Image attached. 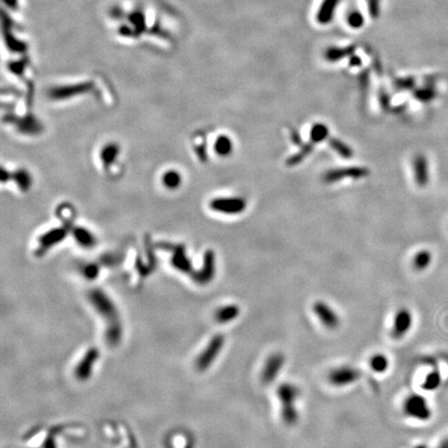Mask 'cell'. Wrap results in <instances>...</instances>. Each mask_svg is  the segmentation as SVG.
<instances>
[{"label": "cell", "mask_w": 448, "mask_h": 448, "mask_svg": "<svg viewBox=\"0 0 448 448\" xmlns=\"http://www.w3.org/2000/svg\"><path fill=\"white\" fill-rule=\"evenodd\" d=\"M285 362V357L283 354L276 352V353L271 354L263 366L262 371V382L263 384L270 385L272 382L275 381L278 377L279 372L282 370V367Z\"/></svg>", "instance_id": "6"}, {"label": "cell", "mask_w": 448, "mask_h": 448, "mask_svg": "<svg viewBox=\"0 0 448 448\" xmlns=\"http://www.w3.org/2000/svg\"><path fill=\"white\" fill-rule=\"evenodd\" d=\"M440 384H441V374H440V372L437 370H434L428 374L427 378H425L422 388L428 391H433L436 390L440 386Z\"/></svg>", "instance_id": "22"}, {"label": "cell", "mask_w": 448, "mask_h": 448, "mask_svg": "<svg viewBox=\"0 0 448 448\" xmlns=\"http://www.w3.org/2000/svg\"><path fill=\"white\" fill-rule=\"evenodd\" d=\"M369 171L363 167H351V168H342V170H330L325 175L326 182H335L344 178H354L359 179L367 175Z\"/></svg>", "instance_id": "10"}, {"label": "cell", "mask_w": 448, "mask_h": 448, "mask_svg": "<svg viewBox=\"0 0 448 448\" xmlns=\"http://www.w3.org/2000/svg\"><path fill=\"white\" fill-rule=\"evenodd\" d=\"M240 314V308L238 305L230 304L221 306L215 311V320L220 324H227V323L236 320Z\"/></svg>", "instance_id": "14"}, {"label": "cell", "mask_w": 448, "mask_h": 448, "mask_svg": "<svg viewBox=\"0 0 448 448\" xmlns=\"http://www.w3.org/2000/svg\"><path fill=\"white\" fill-rule=\"evenodd\" d=\"M413 167L416 183L421 187L427 186L429 183V165L427 159L423 155L416 156L413 162Z\"/></svg>", "instance_id": "13"}, {"label": "cell", "mask_w": 448, "mask_h": 448, "mask_svg": "<svg viewBox=\"0 0 448 448\" xmlns=\"http://www.w3.org/2000/svg\"><path fill=\"white\" fill-rule=\"evenodd\" d=\"M172 265H173V267H175L180 271H183V272L188 271V269H189L188 260L185 256V254L183 253V251H179L178 253H175L173 255Z\"/></svg>", "instance_id": "26"}, {"label": "cell", "mask_w": 448, "mask_h": 448, "mask_svg": "<svg viewBox=\"0 0 448 448\" xmlns=\"http://www.w3.org/2000/svg\"><path fill=\"white\" fill-rule=\"evenodd\" d=\"M350 22H351L352 26H360V24L362 23V18H361V16H360V15L355 14V15H353V16H351Z\"/></svg>", "instance_id": "29"}, {"label": "cell", "mask_w": 448, "mask_h": 448, "mask_svg": "<svg viewBox=\"0 0 448 448\" xmlns=\"http://www.w3.org/2000/svg\"><path fill=\"white\" fill-rule=\"evenodd\" d=\"M403 410L407 415L419 420H428L432 416V411L427 401L419 394H412L406 400Z\"/></svg>", "instance_id": "4"}, {"label": "cell", "mask_w": 448, "mask_h": 448, "mask_svg": "<svg viewBox=\"0 0 448 448\" xmlns=\"http://www.w3.org/2000/svg\"><path fill=\"white\" fill-rule=\"evenodd\" d=\"M90 300L93 303L94 309L97 310L103 318L109 321V325L117 324V309L112 303V301L106 296V294L101 290H94L91 293Z\"/></svg>", "instance_id": "1"}, {"label": "cell", "mask_w": 448, "mask_h": 448, "mask_svg": "<svg viewBox=\"0 0 448 448\" xmlns=\"http://www.w3.org/2000/svg\"><path fill=\"white\" fill-rule=\"evenodd\" d=\"M82 272L89 279H93L98 276V268L94 265H86Z\"/></svg>", "instance_id": "28"}, {"label": "cell", "mask_w": 448, "mask_h": 448, "mask_svg": "<svg viewBox=\"0 0 448 448\" xmlns=\"http://www.w3.org/2000/svg\"><path fill=\"white\" fill-rule=\"evenodd\" d=\"M331 146H333L334 150L340 154V155L343 156V157H346V158H350L352 156V150L349 148L348 145H346L344 143H342L341 141L340 140H332L331 142Z\"/></svg>", "instance_id": "27"}, {"label": "cell", "mask_w": 448, "mask_h": 448, "mask_svg": "<svg viewBox=\"0 0 448 448\" xmlns=\"http://www.w3.org/2000/svg\"><path fill=\"white\" fill-rule=\"evenodd\" d=\"M62 237H63V231L61 229L55 230L53 232H51L50 233L45 234L43 238H41V241H40L41 250L42 249H46V248H49L51 246L57 244L58 242L62 239Z\"/></svg>", "instance_id": "20"}, {"label": "cell", "mask_w": 448, "mask_h": 448, "mask_svg": "<svg viewBox=\"0 0 448 448\" xmlns=\"http://www.w3.org/2000/svg\"><path fill=\"white\" fill-rule=\"evenodd\" d=\"M370 365H371V369L373 371L382 373V372H385L388 370L389 360L383 354H376L371 358Z\"/></svg>", "instance_id": "21"}, {"label": "cell", "mask_w": 448, "mask_h": 448, "mask_svg": "<svg viewBox=\"0 0 448 448\" xmlns=\"http://www.w3.org/2000/svg\"><path fill=\"white\" fill-rule=\"evenodd\" d=\"M328 133H329V131L325 124H314L310 132L311 140L313 142H321L327 138Z\"/></svg>", "instance_id": "24"}, {"label": "cell", "mask_w": 448, "mask_h": 448, "mask_svg": "<svg viewBox=\"0 0 448 448\" xmlns=\"http://www.w3.org/2000/svg\"><path fill=\"white\" fill-rule=\"evenodd\" d=\"M415 448H428V447L425 446V445H419V446H417V447H415Z\"/></svg>", "instance_id": "32"}, {"label": "cell", "mask_w": 448, "mask_h": 448, "mask_svg": "<svg viewBox=\"0 0 448 448\" xmlns=\"http://www.w3.org/2000/svg\"><path fill=\"white\" fill-rule=\"evenodd\" d=\"M312 310L326 328L335 329L340 326V318L331 306L323 301H318L312 306Z\"/></svg>", "instance_id": "7"}, {"label": "cell", "mask_w": 448, "mask_h": 448, "mask_svg": "<svg viewBox=\"0 0 448 448\" xmlns=\"http://www.w3.org/2000/svg\"><path fill=\"white\" fill-rule=\"evenodd\" d=\"M277 396L283 406H295L300 396V389L292 383H283L277 388Z\"/></svg>", "instance_id": "11"}, {"label": "cell", "mask_w": 448, "mask_h": 448, "mask_svg": "<svg viewBox=\"0 0 448 448\" xmlns=\"http://www.w3.org/2000/svg\"><path fill=\"white\" fill-rule=\"evenodd\" d=\"M281 418L283 422L286 425H289V427L295 425L299 420V413L297 408L295 406L281 407Z\"/></svg>", "instance_id": "19"}, {"label": "cell", "mask_w": 448, "mask_h": 448, "mask_svg": "<svg viewBox=\"0 0 448 448\" xmlns=\"http://www.w3.org/2000/svg\"><path fill=\"white\" fill-rule=\"evenodd\" d=\"M210 209L225 215H237L246 209V201L241 197H218L210 202Z\"/></svg>", "instance_id": "3"}, {"label": "cell", "mask_w": 448, "mask_h": 448, "mask_svg": "<svg viewBox=\"0 0 448 448\" xmlns=\"http://www.w3.org/2000/svg\"><path fill=\"white\" fill-rule=\"evenodd\" d=\"M438 448H448V439H445L444 441L438 446Z\"/></svg>", "instance_id": "30"}, {"label": "cell", "mask_w": 448, "mask_h": 448, "mask_svg": "<svg viewBox=\"0 0 448 448\" xmlns=\"http://www.w3.org/2000/svg\"><path fill=\"white\" fill-rule=\"evenodd\" d=\"M14 177L17 179L16 184H18L20 189L28 190L31 187V173H29L27 170H18L16 173L14 174Z\"/></svg>", "instance_id": "25"}, {"label": "cell", "mask_w": 448, "mask_h": 448, "mask_svg": "<svg viewBox=\"0 0 448 448\" xmlns=\"http://www.w3.org/2000/svg\"><path fill=\"white\" fill-rule=\"evenodd\" d=\"M432 262V255L429 251L422 250L418 252L413 260V266L416 270L421 271L427 269Z\"/></svg>", "instance_id": "23"}, {"label": "cell", "mask_w": 448, "mask_h": 448, "mask_svg": "<svg viewBox=\"0 0 448 448\" xmlns=\"http://www.w3.org/2000/svg\"><path fill=\"white\" fill-rule=\"evenodd\" d=\"M120 153V149L117 144L110 143L107 144L105 148H103L102 153H101V158H102V162L105 165V167H108L107 165L111 164L115 158H117Z\"/></svg>", "instance_id": "18"}, {"label": "cell", "mask_w": 448, "mask_h": 448, "mask_svg": "<svg viewBox=\"0 0 448 448\" xmlns=\"http://www.w3.org/2000/svg\"><path fill=\"white\" fill-rule=\"evenodd\" d=\"M225 340L223 335L218 334L215 335L213 339L210 340L209 344L205 349L201 352V355L197 357L195 365L197 367L198 371H203L205 370H208L211 366V364L215 361V359L219 355L220 352H221L223 346H224Z\"/></svg>", "instance_id": "2"}, {"label": "cell", "mask_w": 448, "mask_h": 448, "mask_svg": "<svg viewBox=\"0 0 448 448\" xmlns=\"http://www.w3.org/2000/svg\"><path fill=\"white\" fill-rule=\"evenodd\" d=\"M74 238L77 243L84 248H91L95 244L94 236L84 227H77L74 232Z\"/></svg>", "instance_id": "16"}, {"label": "cell", "mask_w": 448, "mask_h": 448, "mask_svg": "<svg viewBox=\"0 0 448 448\" xmlns=\"http://www.w3.org/2000/svg\"><path fill=\"white\" fill-rule=\"evenodd\" d=\"M413 318L411 314L410 310L406 308H402L395 314L394 322H393V328L391 331V335L393 339L400 340L402 337L405 336L409 330L412 327Z\"/></svg>", "instance_id": "8"}, {"label": "cell", "mask_w": 448, "mask_h": 448, "mask_svg": "<svg viewBox=\"0 0 448 448\" xmlns=\"http://www.w3.org/2000/svg\"><path fill=\"white\" fill-rule=\"evenodd\" d=\"M215 275V256L212 251L205 253L201 270L195 274V280L200 284L209 283Z\"/></svg>", "instance_id": "12"}, {"label": "cell", "mask_w": 448, "mask_h": 448, "mask_svg": "<svg viewBox=\"0 0 448 448\" xmlns=\"http://www.w3.org/2000/svg\"><path fill=\"white\" fill-rule=\"evenodd\" d=\"M360 377L361 372L353 366H340L329 372V382L334 386L342 387L353 384Z\"/></svg>", "instance_id": "5"}, {"label": "cell", "mask_w": 448, "mask_h": 448, "mask_svg": "<svg viewBox=\"0 0 448 448\" xmlns=\"http://www.w3.org/2000/svg\"><path fill=\"white\" fill-rule=\"evenodd\" d=\"M232 149H233V144L230 137H227L225 135H221L215 140L214 151L219 156H221V157L229 156L230 154H232Z\"/></svg>", "instance_id": "17"}, {"label": "cell", "mask_w": 448, "mask_h": 448, "mask_svg": "<svg viewBox=\"0 0 448 448\" xmlns=\"http://www.w3.org/2000/svg\"><path fill=\"white\" fill-rule=\"evenodd\" d=\"M182 181H183L182 174L175 170H166L162 174V178H161L162 185L164 186V188L168 190L178 189L182 185Z\"/></svg>", "instance_id": "15"}, {"label": "cell", "mask_w": 448, "mask_h": 448, "mask_svg": "<svg viewBox=\"0 0 448 448\" xmlns=\"http://www.w3.org/2000/svg\"><path fill=\"white\" fill-rule=\"evenodd\" d=\"M99 357V352L97 349L92 348L85 353L84 357L80 360V362L75 369V376L77 379L84 381L87 380L92 374L93 365Z\"/></svg>", "instance_id": "9"}, {"label": "cell", "mask_w": 448, "mask_h": 448, "mask_svg": "<svg viewBox=\"0 0 448 448\" xmlns=\"http://www.w3.org/2000/svg\"><path fill=\"white\" fill-rule=\"evenodd\" d=\"M5 2L9 5H13L15 4V2H16V0H5Z\"/></svg>", "instance_id": "31"}]
</instances>
